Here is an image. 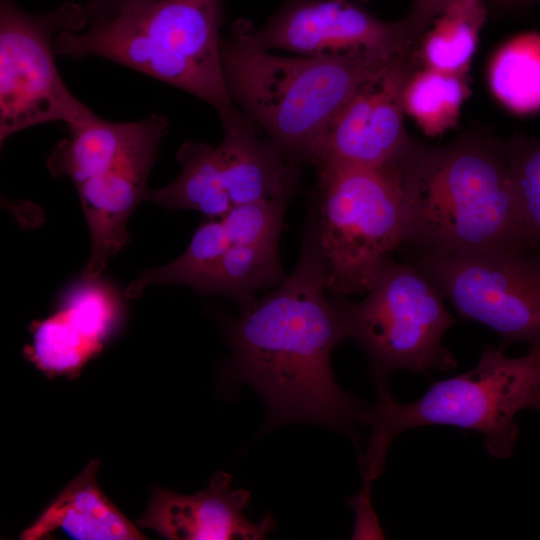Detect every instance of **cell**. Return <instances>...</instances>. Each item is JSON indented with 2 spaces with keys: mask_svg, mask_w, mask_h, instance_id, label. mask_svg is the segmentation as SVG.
Returning a JSON list of instances; mask_svg holds the SVG:
<instances>
[{
  "mask_svg": "<svg viewBox=\"0 0 540 540\" xmlns=\"http://www.w3.org/2000/svg\"><path fill=\"white\" fill-rule=\"evenodd\" d=\"M404 244L416 253L536 249L507 146L466 133L444 146L410 141L399 159Z\"/></svg>",
  "mask_w": 540,
  "mask_h": 540,
  "instance_id": "7a4b0ae2",
  "label": "cell"
},
{
  "mask_svg": "<svg viewBox=\"0 0 540 540\" xmlns=\"http://www.w3.org/2000/svg\"><path fill=\"white\" fill-rule=\"evenodd\" d=\"M278 244H231L213 268L193 287L201 295H223L240 309L255 301L259 290L285 279Z\"/></svg>",
  "mask_w": 540,
  "mask_h": 540,
  "instance_id": "d6986e66",
  "label": "cell"
},
{
  "mask_svg": "<svg viewBox=\"0 0 540 540\" xmlns=\"http://www.w3.org/2000/svg\"><path fill=\"white\" fill-rule=\"evenodd\" d=\"M528 409H535L537 411H540V381L534 389V392L530 398Z\"/></svg>",
  "mask_w": 540,
  "mask_h": 540,
  "instance_id": "83f0119b",
  "label": "cell"
},
{
  "mask_svg": "<svg viewBox=\"0 0 540 540\" xmlns=\"http://www.w3.org/2000/svg\"><path fill=\"white\" fill-rule=\"evenodd\" d=\"M31 332L33 342L25 347L24 353L49 377L76 378L103 345L84 334L62 310L45 320L34 321Z\"/></svg>",
  "mask_w": 540,
  "mask_h": 540,
  "instance_id": "7402d4cb",
  "label": "cell"
},
{
  "mask_svg": "<svg viewBox=\"0 0 540 540\" xmlns=\"http://www.w3.org/2000/svg\"><path fill=\"white\" fill-rule=\"evenodd\" d=\"M290 198L258 200L232 207L221 219L231 244H278Z\"/></svg>",
  "mask_w": 540,
  "mask_h": 540,
  "instance_id": "484cf974",
  "label": "cell"
},
{
  "mask_svg": "<svg viewBox=\"0 0 540 540\" xmlns=\"http://www.w3.org/2000/svg\"><path fill=\"white\" fill-rule=\"evenodd\" d=\"M498 5L505 8H516L522 5L527 4L532 0H493Z\"/></svg>",
  "mask_w": 540,
  "mask_h": 540,
  "instance_id": "f1b7e54d",
  "label": "cell"
},
{
  "mask_svg": "<svg viewBox=\"0 0 540 540\" xmlns=\"http://www.w3.org/2000/svg\"><path fill=\"white\" fill-rule=\"evenodd\" d=\"M168 125L157 114L134 122H110L95 114L69 127L70 136L52 149L47 168L54 176L69 177L76 186L148 146L160 145Z\"/></svg>",
  "mask_w": 540,
  "mask_h": 540,
  "instance_id": "9a60e30c",
  "label": "cell"
},
{
  "mask_svg": "<svg viewBox=\"0 0 540 540\" xmlns=\"http://www.w3.org/2000/svg\"><path fill=\"white\" fill-rule=\"evenodd\" d=\"M361 1H367V0H361Z\"/></svg>",
  "mask_w": 540,
  "mask_h": 540,
  "instance_id": "f546056e",
  "label": "cell"
},
{
  "mask_svg": "<svg viewBox=\"0 0 540 540\" xmlns=\"http://www.w3.org/2000/svg\"><path fill=\"white\" fill-rule=\"evenodd\" d=\"M99 466L97 459L91 461L20 539H46L57 531L77 540L146 539L99 488Z\"/></svg>",
  "mask_w": 540,
  "mask_h": 540,
  "instance_id": "2e32d148",
  "label": "cell"
},
{
  "mask_svg": "<svg viewBox=\"0 0 540 540\" xmlns=\"http://www.w3.org/2000/svg\"><path fill=\"white\" fill-rule=\"evenodd\" d=\"M367 292L358 303L341 295L338 300L348 336L365 352L376 388L388 386L398 369L429 375L456 367L442 338L457 321L422 271L389 256Z\"/></svg>",
  "mask_w": 540,
  "mask_h": 540,
  "instance_id": "52a82bcc",
  "label": "cell"
},
{
  "mask_svg": "<svg viewBox=\"0 0 540 540\" xmlns=\"http://www.w3.org/2000/svg\"><path fill=\"white\" fill-rule=\"evenodd\" d=\"M158 148L146 147L107 172L76 185L91 237L83 281L98 280L108 262L128 244L127 223L144 200Z\"/></svg>",
  "mask_w": 540,
  "mask_h": 540,
  "instance_id": "4fadbf2b",
  "label": "cell"
},
{
  "mask_svg": "<svg viewBox=\"0 0 540 540\" xmlns=\"http://www.w3.org/2000/svg\"><path fill=\"white\" fill-rule=\"evenodd\" d=\"M92 20V19H91ZM220 0H120L80 30L61 32L57 55L98 56L233 110L221 59Z\"/></svg>",
  "mask_w": 540,
  "mask_h": 540,
  "instance_id": "277c9868",
  "label": "cell"
},
{
  "mask_svg": "<svg viewBox=\"0 0 540 540\" xmlns=\"http://www.w3.org/2000/svg\"><path fill=\"white\" fill-rule=\"evenodd\" d=\"M403 56L275 55L250 38L246 20L221 41L232 101L298 164L309 161L316 140L351 98Z\"/></svg>",
  "mask_w": 540,
  "mask_h": 540,
  "instance_id": "3957f363",
  "label": "cell"
},
{
  "mask_svg": "<svg viewBox=\"0 0 540 540\" xmlns=\"http://www.w3.org/2000/svg\"><path fill=\"white\" fill-rule=\"evenodd\" d=\"M87 21L88 12L73 3L33 15L1 0V143L36 125L62 121L70 127L95 115L69 91L55 61L57 36L80 30Z\"/></svg>",
  "mask_w": 540,
  "mask_h": 540,
  "instance_id": "ba28073f",
  "label": "cell"
},
{
  "mask_svg": "<svg viewBox=\"0 0 540 540\" xmlns=\"http://www.w3.org/2000/svg\"><path fill=\"white\" fill-rule=\"evenodd\" d=\"M231 479L220 471L206 489L192 495L153 488L137 525L171 540L264 539L276 526L274 519L265 514L257 523L251 522L243 513L250 493L233 489Z\"/></svg>",
  "mask_w": 540,
  "mask_h": 540,
  "instance_id": "7c38bea8",
  "label": "cell"
},
{
  "mask_svg": "<svg viewBox=\"0 0 540 540\" xmlns=\"http://www.w3.org/2000/svg\"><path fill=\"white\" fill-rule=\"evenodd\" d=\"M411 264L462 318L496 332L501 345L540 347V255L532 248L416 253Z\"/></svg>",
  "mask_w": 540,
  "mask_h": 540,
  "instance_id": "9c48e42d",
  "label": "cell"
},
{
  "mask_svg": "<svg viewBox=\"0 0 540 540\" xmlns=\"http://www.w3.org/2000/svg\"><path fill=\"white\" fill-rule=\"evenodd\" d=\"M451 0H413L409 13L403 19L408 35L417 47L422 36Z\"/></svg>",
  "mask_w": 540,
  "mask_h": 540,
  "instance_id": "4316f807",
  "label": "cell"
},
{
  "mask_svg": "<svg viewBox=\"0 0 540 540\" xmlns=\"http://www.w3.org/2000/svg\"><path fill=\"white\" fill-rule=\"evenodd\" d=\"M488 84L511 112L540 110V33H521L505 42L489 63Z\"/></svg>",
  "mask_w": 540,
  "mask_h": 540,
  "instance_id": "ffe728a7",
  "label": "cell"
},
{
  "mask_svg": "<svg viewBox=\"0 0 540 540\" xmlns=\"http://www.w3.org/2000/svg\"><path fill=\"white\" fill-rule=\"evenodd\" d=\"M470 90L464 76L421 68L409 77L403 93L408 114L428 136L453 127Z\"/></svg>",
  "mask_w": 540,
  "mask_h": 540,
  "instance_id": "44dd1931",
  "label": "cell"
},
{
  "mask_svg": "<svg viewBox=\"0 0 540 540\" xmlns=\"http://www.w3.org/2000/svg\"><path fill=\"white\" fill-rule=\"evenodd\" d=\"M486 15L485 0H451L422 36L414 53L417 62L465 76Z\"/></svg>",
  "mask_w": 540,
  "mask_h": 540,
  "instance_id": "ac0fdd59",
  "label": "cell"
},
{
  "mask_svg": "<svg viewBox=\"0 0 540 540\" xmlns=\"http://www.w3.org/2000/svg\"><path fill=\"white\" fill-rule=\"evenodd\" d=\"M60 310L84 334L100 343L114 328L120 313L115 294L98 280L83 281L75 287Z\"/></svg>",
  "mask_w": 540,
  "mask_h": 540,
  "instance_id": "d4e9b609",
  "label": "cell"
},
{
  "mask_svg": "<svg viewBox=\"0 0 540 540\" xmlns=\"http://www.w3.org/2000/svg\"><path fill=\"white\" fill-rule=\"evenodd\" d=\"M179 176L160 189L147 188L144 200L169 210H195L209 219L222 218L233 204L228 195L218 146L193 141L178 150Z\"/></svg>",
  "mask_w": 540,
  "mask_h": 540,
  "instance_id": "e0dca14e",
  "label": "cell"
},
{
  "mask_svg": "<svg viewBox=\"0 0 540 540\" xmlns=\"http://www.w3.org/2000/svg\"><path fill=\"white\" fill-rule=\"evenodd\" d=\"M246 28L261 48L301 56L396 58L416 50L403 20H380L347 0H287L262 28L248 21Z\"/></svg>",
  "mask_w": 540,
  "mask_h": 540,
  "instance_id": "30bf717a",
  "label": "cell"
},
{
  "mask_svg": "<svg viewBox=\"0 0 540 540\" xmlns=\"http://www.w3.org/2000/svg\"><path fill=\"white\" fill-rule=\"evenodd\" d=\"M416 62L414 53L398 59L330 121L309 158L318 170L379 166L404 152L411 139L404 128L403 93Z\"/></svg>",
  "mask_w": 540,
  "mask_h": 540,
  "instance_id": "8fae6325",
  "label": "cell"
},
{
  "mask_svg": "<svg viewBox=\"0 0 540 540\" xmlns=\"http://www.w3.org/2000/svg\"><path fill=\"white\" fill-rule=\"evenodd\" d=\"M231 245L221 219L202 223L186 250L173 261L142 271L125 289L127 298L139 297L146 288L181 284L194 287Z\"/></svg>",
  "mask_w": 540,
  "mask_h": 540,
  "instance_id": "603a6c76",
  "label": "cell"
},
{
  "mask_svg": "<svg viewBox=\"0 0 540 540\" xmlns=\"http://www.w3.org/2000/svg\"><path fill=\"white\" fill-rule=\"evenodd\" d=\"M520 209L535 248H540V138L522 136L506 143Z\"/></svg>",
  "mask_w": 540,
  "mask_h": 540,
  "instance_id": "cb8c5ba5",
  "label": "cell"
},
{
  "mask_svg": "<svg viewBox=\"0 0 540 540\" xmlns=\"http://www.w3.org/2000/svg\"><path fill=\"white\" fill-rule=\"evenodd\" d=\"M327 275L311 210L293 273L227 326L234 377L263 399L267 429L313 423L353 437L361 422L364 407L331 367L333 349L349 336L338 296L326 295Z\"/></svg>",
  "mask_w": 540,
  "mask_h": 540,
  "instance_id": "6da1fadb",
  "label": "cell"
},
{
  "mask_svg": "<svg viewBox=\"0 0 540 540\" xmlns=\"http://www.w3.org/2000/svg\"><path fill=\"white\" fill-rule=\"evenodd\" d=\"M505 346L484 347L471 370L433 382L417 400L403 404L388 386L377 387L374 407L364 408L361 423L371 429L366 452L359 459L363 487L383 472L388 448L404 431L426 425H447L482 433L495 458L509 457L518 439L515 416L528 409L540 381V347L510 358Z\"/></svg>",
  "mask_w": 540,
  "mask_h": 540,
  "instance_id": "5b68a950",
  "label": "cell"
},
{
  "mask_svg": "<svg viewBox=\"0 0 540 540\" xmlns=\"http://www.w3.org/2000/svg\"><path fill=\"white\" fill-rule=\"evenodd\" d=\"M400 156L374 167L318 170L313 212L334 294L367 292L390 253L404 244Z\"/></svg>",
  "mask_w": 540,
  "mask_h": 540,
  "instance_id": "8992f818",
  "label": "cell"
},
{
  "mask_svg": "<svg viewBox=\"0 0 540 540\" xmlns=\"http://www.w3.org/2000/svg\"><path fill=\"white\" fill-rule=\"evenodd\" d=\"M224 138L218 145L225 186L233 207L276 198H291L298 164L272 140L262 139L256 123L235 108L220 117Z\"/></svg>",
  "mask_w": 540,
  "mask_h": 540,
  "instance_id": "5bb4252c",
  "label": "cell"
}]
</instances>
